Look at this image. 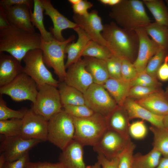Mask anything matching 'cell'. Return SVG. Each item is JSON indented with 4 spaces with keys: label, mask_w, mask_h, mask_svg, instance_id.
Returning <instances> with one entry per match:
<instances>
[{
    "label": "cell",
    "mask_w": 168,
    "mask_h": 168,
    "mask_svg": "<svg viewBox=\"0 0 168 168\" xmlns=\"http://www.w3.org/2000/svg\"><path fill=\"white\" fill-rule=\"evenodd\" d=\"M2 8L10 25L28 32H35L30 20L31 10L27 6L18 5Z\"/></svg>",
    "instance_id": "ac0fdd59"
},
{
    "label": "cell",
    "mask_w": 168,
    "mask_h": 168,
    "mask_svg": "<svg viewBox=\"0 0 168 168\" xmlns=\"http://www.w3.org/2000/svg\"><path fill=\"white\" fill-rule=\"evenodd\" d=\"M134 100L155 114L164 116L168 114V100L162 91Z\"/></svg>",
    "instance_id": "cb8c5ba5"
},
{
    "label": "cell",
    "mask_w": 168,
    "mask_h": 168,
    "mask_svg": "<svg viewBox=\"0 0 168 168\" xmlns=\"http://www.w3.org/2000/svg\"><path fill=\"white\" fill-rule=\"evenodd\" d=\"M0 28L5 27L10 25L2 7L0 6Z\"/></svg>",
    "instance_id": "f907efd6"
},
{
    "label": "cell",
    "mask_w": 168,
    "mask_h": 168,
    "mask_svg": "<svg viewBox=\"0 0 168 168\" xmlns=\"http://www.w3.org/2000/svg\"><path fill=\"white\" fill-rule=\"evenodd\" d=\"M40 34L9 25L0 28V53L7 52L21 61L30 51L41 49Z\"/></svg>",
    "instance_id": "6da1fadb"
},
{
    "label": "cell",
    "mask_w": 168,
    "mask_h": 168,
    "mask_svg": "<svg viewBox=\"0 0 168 168\" xmlns=\"http://www.w3.org/2000/svg\"><path fill=\"white\" fill-rule=\"evenodd\" d=\"M145 28L148 35L160 48L168 49V27L155 22L151 23Z\"/></svg>",
    "instance_id": "4dcf8cb0"
},
{
    "label": "cell",
    "mask_w": 168,
    "mask_h": 168,
    "mask_svg": "<svg viewBox=\"0 0 168 168\" xmlns=\"http://www.w3.org/2000/svg\"><path fill=\"white\" fill-rule=\"evenodd\" d=\"M75 39L73 35L63 41L54 38L50 41L46 42L41 38V49L44 62L48 67L54 69L60 82L64 81L66 72L64 63L65 49Z\"/></svg>",
    "instance_id": "8992f818"
},
{
    "label": "cell",
    "mask_w": 168,
    "mask_h": 168,
    "mask_svg": "<svg viewBox=\"0 0 168 168\" xmlns=\"http://www.w3.org/2000/svg\"><path fill=\"white\" fill-rule=\"evenodd\" d=\"M136 145L130 139L123 151L118 156V168H133V152Z\"/></svg>",
    "instance_id": "d590c367"
},
{
    "label": "cell",
    "mask_w": 168,
    "mask_h": 168,
    "mask_svg": "<svg viewBox=\"0 0 168 168\" xmlns=\"http://www.w3.org/2000/svg\"><path fill=\"white\" fill-rule=\"evenodd\" d=\"M67 68L63 82L83 94L94 83L91 76L86 69L83 59H80Z\"/></svg>",
    "instance_id": "2e32d148"
},
{
    "label": "cell",
    "mask_w": 168,
    "mask_h": 168,
    "mask_svg": "<svg viewBox=\"0 0 168 168\" xmlns=\"http://www.w3.org/2000/svg\"><path fill=\"white\" fill-rule=\"evenodd\" d=\"M21 62L11 55L0 53V87L13 81L22 72Z\"/></svg>",
    "instance_id": "44dd1931"
},
{
    "label": "cell",
    "mask_w": 168,
    "mask_h": 168,
    "mask_svg": "<svg viewBox=\"0 0 168 168\" xmlns=\"http://www.w3.org/2000/svg\"><path fill=\"white\" fill-rule=\"evenodd\" d=\"M25 65L22 72L31 77L37 85L49 84L57 87L59 82L53 77L46 68L41 49L29 51L23 59Z\"/></svg>",
    "instance_id": "ba28073f"
},
{
    "label": "cell",
    "mask_w": 168,
    "mask_h": 168,
    "mask_svg": "<svg viewBox=\"0 0 168 168\" xmlns=\"http://www.w3.org/2000/svg\"><path fill=\"white\" fill-rule=\"evenodd\" d=\"M18 5H26L31 10L33 6H34V0H2L0 1V6L4 8Z\"/></svg>",
    "instance_id": "c3c4849f"
},
{
    "label": "cell",
    "mask_w": 168,
    "mask_h": 168,
    "mask_svg": "<svg viewBox=\"0 0 168 168\" xmlns=\"http://www.w3.org/2000/svg\"><path fill=\"white\" fill-rule=\"evenodd\" d=\"M26 109L16 110L8 107L2 96L0 97V120L12 119H22Z\"/></svg>",
    "instance_id": "74e56055"
},
{
    "label": "cell",
    "mask_w": 168,
    "mask_h": 168,
    "mask_svg": "<svg viewBox=\"0 0 168 168\" xmlns=\"http://www.w3.org/2000/svg\"><path fill=\"white\" fill-rule=\"evenodd\" d=\"M121 0H106V5H108L111 7L115 6L119 3Z\"/></svg>",
    "instance_id": "f5cc1de1"
},
{
    "label": "cell",
    "mask_w": 168,
    "mask_h": 168,
    "mask_svg": "<svg viewBox=\"0 0 168 168\" xmlns=\"http://www.w3.org/2000/svg\"><path fill=\"white\" fill-rule=\"evenodd\" d=\"M93 4L86 0H81L78 4L72 6L74 14L80 16L87 15L89 12L88 10L93 7Z\"/></svg>",
    "instance_id": "ee69618b"
},
{
    "label": "cell",
    "mask_w": 168,
    "mask_h": 168,
    "mask_svg": "<svg viewBox=\"0 0 168 168\" xmlns=\"http://www.w3.org/2000/svg\"><path fill=\"white\" fill-rule=\"evenodd\" d=\"M135 31L138 36L139 44L137 57L133 64L138 73L145 71L149 60L161 48L149 37L145 28Z\"/></svg>",
    "instance_id": "9a60e30c"
},
{
    "label": "cell",
    "mask_w": 168,
    "mask_h": 168,
    "mask_svg": "<svg viewBox=\"0 0 168 168\" xmlns=\"http://www.w3.org/2000/svg\"><path fill=\"white\" fill-rule=\"evenodd\" d=\"M63 107L67 105H86L84 94L64 82H59L58 86Z\"/></svg>",
    "instance_id": "4316f807"
},
{
    "label": "cell",
    "mask_w": 168,
    "mask_h": 168,
    "mask_svg": "<svg viewBox=\"0 0 168 168\" xmlns=\"http://www.w3.org/2000/svg\"><path fill=\"white\" fill-rule=\"evenodd\" d=\"M128 140L117 132L107 128L93 147V149L98 154H101L108 159L111 160L121 153Z\"/></svg>",
    "instance_id": "4fadbf2b"
},
{
    "label": "cell",
    "mask_w": 168,
    "mask_h": 168,
    "mask_svg": "<svg viewBox=\"0 0 168 168\" xmlns=\"http://www.w3.org/2000/svg\"><path fill=\"white\" fill-rule=\"evenodd\" d=\"M72 118L75 128L74 140L83 146H94L107 129L105 117L97 113L87 117Z\"/></svg>",
    "instance_id": "277c9868"
},
{
    "label": "cell",
    "mask_w": 168,
    "mask_h": 168,
    "mask_svg": "<svg viewBox=\"0 0 168 168\" xmlns=\"http://www.w3.org/2000/svg\"><path fill=\"white\" fill-rule=\"evenodd\" d=\"M156 168H168V157H162Z\"/></svg>",
    "instance_id": "816d5d0a"
},
{
    "label": "cell",
    "mask_w": 168,
    "mask_h": 168,
    "mask_svg": "<svg viewBox=\"0 0 168 168\" xmlns=\"http://www.w3.org/2000/svg\"><path fill=\"white\" fill-rule=\"evenodd\" d=\"M164 93L166 97L168 100V87L167 88Z\"/></svg>",
    "instance_id": "680465c9"
},
{
    "label": "cell",
    "mask_w": 168,
    "mask_h": 168,
    "mask_svg": "<svg viewBox=\"0 0 168 168\" xmlns=\"http://www.w3.org/2000/svg\"><path fill=\"white\" fill-rule=\"evenodd\" d=\"M82 59L94 83L103 85L110 78L106 61L86 56L84 57Z\"/></svg>",
    "instance_id": "484cf974"
},
{
    "label": "cell",
    "mask_w": 168,
    "mask_h": 168,
    "mask_svg": "<svg viewBox=\"0 0 168 168\" xmlns=\"http://www.w3.org/2000/svg\"><path fill=\"white\" fill-rule=\"evenodd\" d=\"M37 86V94L31 108L49 121L63 109L59 91L56 87L49 84Z\"/></svg>",
    "instance_id": "52a82bcc"
},
{
    "label": "cell",
    "mask_w": 168,
    "mask_h": 168,
    "mask_svg": "<svg viewBox=\"0 0 168 168\" xmlns=\"http://www.w3.org/2000/svg\"><path fill=\"white\" fill-rule=\"evenodd\" d=\"M122 58L113 55L106 61L110 78L121 79V69Z\"/></svg>",
    "instance_id": "ab89813d"
},
{
    "label": "cell",
    "mask_w": 168,
    "mask_h": 168,
    "mask_svg": "<svg viewBox=\"0 0 168 168\" xmlns=\"http://www.w3.org/2000/svg\"><path fill=\"white\" fill-rule=\"evenodd\" d=\"M161 91V88L134 86L131 87L128 98L135 100H138L146 97L153 93Z\"/></svg>",
    "instance_id": "60d3db41"
},
{
    "label": "cell",
    "mask_w": 168,
    "mask_h": 168,
    "mask_svg": "<svg viewBox=\"0 0 168 168\" xmlns=\"http://www.w3.org/2000/svg\"><path fill=\"white\" fill-rule=\"evenodd\" d=\"M75 132L72 117L63 109L48 121L47 141L62 151L74 140Z\"/></svg>",
    "instance_id": "5b68a950"
},
{
    "label": "cell",
    "mask_w": 168,
    "mask_h": 168,
    "mask_svg": "<svg viewBox=\"0 0 168 168\" xmlns=\"http://www.w3.org/2000/svg\"><path fill=\"white\" fill-rule=\"evenodd\" d=\"M150 129L153 135V148L160 152L163 156L168 157V129L152 125Z\"/></svg>",
    "instance_id": "1f68e13d"
},
{
    "label": "cell",
    "mask_w": 168,
    "mask_h": 168,
    "mask_svg": "<svg viewBox=\"0 0 168 168\" xmlns=\"http://www.w3.org/2000/svg\"><path fill=\"white\" fill-rule=\"evenodd\" d=\"M0 155L6 161L17 160L41 141L36 139H26L20 136L7 137L0 135Z\"/></svg>",
    "instance_id": "7c38bea8"
},
{
    "label": "cell",
    "mask_w": 168,
    "mask_h": 168,
    "mask_svg": "<svg viewBox=\"0 0 168 168\" xmlns=\"http://www.w3.org/2000/svg\"><path fill=\"white\" fill-rule=\"evenodd\" d=\"M6 162V161L4 156L0 155V168L2 167Z\"/></svg>",
    "instance_id": "9f6ffc18"
},
{
    "label": "cell",
    "mask_w": 168,
    "mask_h": 168,
    "mask_svg": "<svg viewBox=\"0 0 168 168\" xmlns=\"http://www.w3.org/2000/svg\"><path fill=\"white\" fill-rule=\"evenodd\" d=\"M166 5L168 8V0H166Z\"/></svg>",
    "instance_id": "91938a15"
},
{
    "label": "cell",
    "mask_w": 168,
    "mask_h": 168,
    "mask_svg": "<svg viewBox=\"0 0 168 168\" xmlns=\"http://www.w3.org/2000/svg\"><path fill=\"white\" fill-rule=\"evenodd\" d=\"M157 77L162 82L168 81V55L160 66L157 72Z\"/></svg>",
    "instance_id": "681fc988"
},
{
    "label": "cell",
    "mask_w": 168,
    "mask_h": 168,
    "mask_svg": "<svg viewBox=\"0 0 168 168\" xmlns=\"http://www.w3.org/2000/svg\"><path fill=\"white\" fill-rule=\"evenodd\" d=\"M86 168H102L101 166L98 161L96 162L94 165L91 166H86Z\"/></svg>",
    "instance_id": "db71d44e"
},
{
    "label": "cell",
    "mask_w": 168,
    "mask_h": 168,
    "mask_svg": "<svg viewBox=\"0 0 168 168\" xmlns=\"http://www.w3.org/2000/svg\"><path fill=\"white\" fill-rule=\"evenodd\" d=\"M163 124L164 127L168 129V114L164 116Z\"/></svg>",
    "instance_id": "11a10c76"
},
{
    "label": "cell",
    "mask_w": 168,
    "mask_h": 168,
    "mask_svg": "<svg viewBox=\"0 0 168 168\" xmlns=\"http://www.w3.org/2000/svg\"><path fill=\"white\" fill-rule=\"evenodd\" d=\"M101 35L114 55L133 63L137 57L139 44L135 30L123 28L112 21L104 25Z\"/></svg>",
    "instance_id": "7a4b0ae2"
},
{
    "label": "cell",
    "mask_w": 168,
    "mask_h": 168,
    "mask_svg": "<svg viewBox=\"0 0 168 168\" xmlns=\"http://www.w3.org/2000/svg\"><path fill=\"white\" fill-rule=\"evenodd\" d=\"M29 161V155L28 152L17 160L6 161L2 168H25Z\"/></svg>",
    "instance_id": "f6af8a7d"
},
{
    "label": "cell",
    "mask_w": 168,
    "mask_h": 168,
    "mask_svg": "<svg viewBox=\"0 0 168 168\" xmlns=\"http://www.w3.org/2000/svg\"><path fill=\"white\" fill-rule=\"evenodd\" d=\"M113 55L107 47L91 40L83 51L82 56L90 57L105 61Z\"/></svg>",
    "instance_id": "d6a6232c"
},
{
    "label": "cell",
    "mask_w": 168,
    "mask_h": 168,
    "mask_svg": "<svg viewBox=\"0 0 168 168\" xmlns=\"http://www.w3.org/2000/svg\"><path fill=\"white\" fill-rule=\"evenodd\" d=\"M147 132V126L143 120L137 121L130 124L129 135L134 139H142L146 136Z\"/></svg>",
    "instance_id": "b9f144b4"
},
{
    "label": "cell",
    "mask_w": 168,
    "mask_h": 168,
    "mask_svg": "<svg viewBox=\"0 0 168 168\" xmlns=\"http://www.w3.org/2000/svg\"><path fill=\"white\" fill-rule=\"evenodd\" d=\"M131 86H140L161 88V83L157 79L145 71L138 73L136 78L130 82Z\"/></svg>",
    "instance_id": "8d00e7d4"
},
{
    "label": "cell",
    "mask_w": 168,
    "mask_h": 168,
    "mask_svg": "<svg viewBox=\"0 0 168 168\" xmlns=\"http://www.w3.org/2000/svg\"><path fill=\"white\" fill-rule=\"evenodd\" d=\"M168 55V49L160 48L148 62L145 71L152 77L157 78V72Z\"/></svg>",
    "instance_id": "e575fe53"
},
{
    "label": "cell",
    "mask_w": 168,
    "mask_h": 168,
    "mask_svg": "<svg viewBox=\"0 0 168 168\" xmlns=\"http://www.w3.org/2000/svg\"><path fill=\"white\" fill-rule=\"evenodd\" d=\"M83 147L73 140L60 153L59 162L65 168H86L83 159Z\"/></svg>",
    "instance_id": "d6986e66"
},
{
    "label": "cell",
    "mask_w": 168,
    "mask_h": 168,
    "mask_svg": "<svg viewBox=\"0 0 168 168\" xmlns=\"http://www.w3.org/2000/svg\"><path fill=\"white\" fill-rule=\"evenodd\" d=\"M45 12L44 14L49 16L53 24V27L49 28L50 32L57 40L63 41L66 39L63 36L62 31L67 29H74L78 26L60 13L52 5L49 0H40Z\"/></svg>",
    "instance_id": "e0dca14e"
},
{
    "label": "cell",
    "mask_w": 168,
    "mask_h": 168,
    "mask_svg": "<svg viewBox=\"0 0 168 168\" xmlns=\"http://www.w3.org/2000/svg\"><path fill=\"white\" fill-rule=\"evenodd\" d=\"M138 73L133 63L126 59H122L121 76L122 79L131 82L134 79Z\"/></svg>",
    "instance_id": "7bdbcfd3"
},
{
    "label": "cell",
    "mask_w": 168,
    "mask_h": 168,
    "mask_svg": "<svg viewBox=\"0 0 168 168\" xmlns=\"http://www.w3.org/2000/svg\"><path fill=\"white\" fill-rule=\"evenodd\" d=\"M72 18L74 22L84 31L91 40L109 49L108 43L101 35L104 25L97 11L92 10L84 16L74 14Z\"/></svg>",
    "instance_id": "5bb4252c"
},
{
    "label": "cell",
    "mask_w": 168,
    "mask_h": 168,
    "mask_svg": "<svg viewBox=\"0 0 168 168\" xmlns=\"http://www.w3.org/2000/svg\"><path fill=\"white\" fill-rule=\"evenodd\" d=\"M38 92L37 85L26 73L22 72L8 84L0 87L1 95L10 96L17 102L29 100L34 104Z\"/></svg>",
    "instance_id": "9c48e42d"
},
{
    "label": "cell",
    "mask_w": 168,
    "mask_h": 168,
    "mask_svg": "<svg viewBox=\"0 0 168 168\" xmlns=\"http://www.w3.org/2000/svg\"><path fill=\"white\" fill-rule=\"evenodd\" d=\"M157 23L168 27V8L161 0H143Z\"/></svg>",
    "instance_id": "f1b7e54d"
},
{
    "label": "cell",
    "mask_w": 168,
    "mask_h": 168,
    "mask_svg": "<svg viewBox=\"0 0 168 168\" xmlns=\"http://www.w3.org/2000/svg\"><path fill=\"white\" fill-rule=\"evenodd\" d=\"M22 124V119L0 120V135L7 137L20 136Z\"/></svg>",
    "instance_id": "836d02e7"
},
{
    "label": "cell",
    "mask_w": 168,
    "mask_h": 168,
    "mask_svg": "<svg viewBox=\"0 0 168 168\" xmlns=\"http://www.w3.org/2000/svg\"><path fill=\"white\" fill-rule=\"evenodd\" d=\"M63 110L72 117L83 118L90 116L95 113L86 105H67Z\"/></svg>",
    "instance_id": "f35d334b"
},
{
    "label": "cell",
    "mask_w": 168,
    "mask_h": 168,
    "mask_svg": "<svg viewBox=\"0 0 168 168\" xmlns=\"http://www.w3.org/2000/svg\"><path fill=\"white\" fill-rule=\"evenodd\" d=\"M162 156L160 152L154 148L145 155L136 154L133 155V168H156Z\"/></svg>",
    "instance_id": "f546056e"
},
{
    "label": "cell",
    "mask_w": 168,
    "mask_h": 168,
    "mask_svg": "<svg viewBox=\"0 0 168 168\" xmlns=\"http://www.w3.org/2000/svg\"><path fill=\"white\" fill-rule=\"evenodd\" d=\"M81 0H68V1L72 5H75L78 4L81 1Z\"/></svg>",
    "instance_id": "6f0895ef"
},
{
    "label": "cell",
    "mask_w": 168,
    "mask_h": 168,
    "mask_svg": "<svg viewBox=\"0 0 168 168\" xmlns=\"http://www.w3.org/2000/svg\"><path fill=\"white\" fill-rule=\"evenodd\" d=\"M105 118L108 129L117 132L127 140L130 139L128 133L130 119L123 106L118 105Z\"/></svg>",
    "instance_id": "7402d4cb"
},
{
    "label": "cell",
    "mask_w": 168,
    "mask_h": 168,
    "mask_svg": "<svg viewBox=\"0 0 168 168\" xmlns=\"http://www.w3.org/2000/svg\"><path fill=\"white\" fill-rule=\"evenodd\" d=\"M77 33L78 39L76 42L70 43L65 50L67 54V60L65 63L66 68L81 58L83 51L91 40L84 31L78 26L73 29Z\"/></svg>",
    "instance_id": "603a6c76"
},
{
    "label": "cell",
    "mask_w": 168,
    "mask_h": 168,
    "mask_svg": "<svg viewBox=\"0 0 168 168\" xmlns=\"http://www.w3.org/2000/svg\"><path fill=\"white\" fill-rule=\"evenodd\" d=\"M109 16L119 26L127 30H135L151 23L142 1L139 0H121L111 7Z\"/></svg>",
    "instance_id": "3957f363"
},
{
    "label": "cell",
    "mask_w": 168,
    "mask_h": 168,
    "mask_svg": "<svg viewBox=\"0 0 168 168\" xmlns=\"http://www.w3.org/2000/svg\"><path fill=\"white\" fill-rule=\"evenodd\" d=\"M44 8L40 0H34V11H30L31 22L39 30L42 38L46 42L51 40L54 37L45 29L43 23Z\"/></svg>",
    "instance_id": "83f0119b"
},
{
    "label": "cell",
    "mask_w": 168,
    "mask_h": 168,
    "mask_svg": "<svg viewBox=\"0 0 168 168\" xmlns=\"http://www.w3.org/2000/svg\"><path fill=\"white\" fill-rule=\"evenodd\" d=\"M25 168H65L60 162L52 163L50 162H31L27 164Z\"/></svg>",
    "instance_id": "bcb514c9"
},
{
    "label": "cell",
    "mask_w": 168,
    "mask_h": 168,
    "mask_svg": "<svg viewBox=\"0 0 168 168\" xmlns=\"http://www.w3.org/2000/svg\"><path fill=\"white\" fill-rule=\"evenodd\" d=\"M123 107L127 112L130 120L139 118L150 123L152 126L164 127V116L155 114L137 103L134 100L128 98Z\"/></svg>",
    "instance_id": "ffe728a7"
},
{
    "label": "cell",
    "mask_w": 168,
    "mask_h": 168,
    "mask_svg": "<svg viewBox=\"0 0 168 168\" xmlns=\"http://www.w3.org/2000/svg\"><path fill=\"white\" fill-rule=\"evenodd\" d=\"M48 121L35 113L32 108L26 109L22 119L20 136L26 139L47 141Z\"/></svg>",
    "instance_id": "8fae6325"
},
{
    "label": "cell",
    "mask_w": 168,
    "mask_h": 168,
    "mask_svg": "<svg viewBox=\"0 0 168 168\" xmlns=\"http://www.w3.org/2000/svg\"><path fill=\"white\" fill-rule=\"evenodd\" d=\"M97 159L102 168H118V156L111 160H109L102 154L98 153Z\"/></svg>",
    "instance_id": "7dc6e473"
},
{
    "label": "cell",
    "mask_w": 168,
    "mask_h": 168,
    "mask_svg": "<svg viewBox=\"0 0 168 168\" xmlns=\"http://www.w3.org/2000/svg\"><path fill=\"white\" fill-rule=\"evenodd\" d=\"M103 86L117 105L123 106L131 87L130 82L110 77Z\"/></svg>",
    "instance_id": "d4e9b609"
},
{
    "label": "cell",
    "mask_w": 168,
    "mask_h": 168,
    "mask_svg": "<svg viewBox=\"0 0 168 168\" xmlns=\"http://www.w3.org/2000/svg\"><path fill=\"white\" fill-rule=\"evenodd\" d=\"M83 94L86 105L105 118L118 106L103 85L93 83Z\"/></svg>",
    "instance_id": "30bf717a"
}]
</instances>
